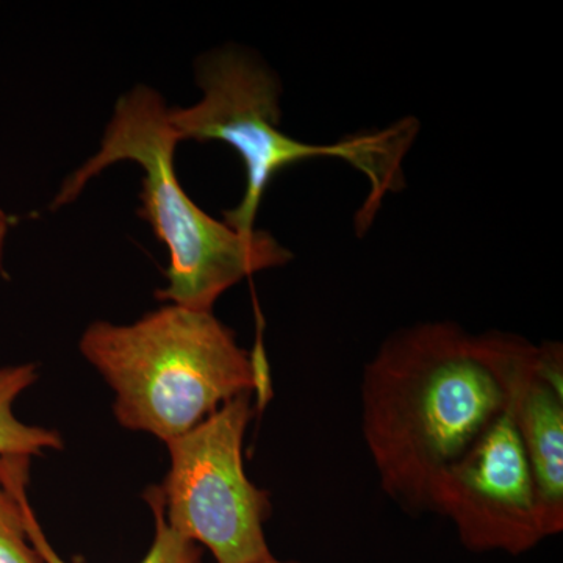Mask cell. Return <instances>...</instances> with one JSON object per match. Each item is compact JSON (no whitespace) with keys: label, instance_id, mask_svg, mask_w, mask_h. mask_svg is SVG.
<instances>
[{"label":"cell","instance_id":"cell-4","mask_svg":"<svg viewBox=\"0 0 563 563\" xmlns=\"http://www.w3.org/2000/svg\"><path fill=\"white\" fill-rule=\"evenodd\" d=\"M196 81L202 96L190 107L169 109V124L181 141H220L246 169V190L235 209L224 211L236 232L255 231L258 209L274 177L302 161L335 157L352 163L372 184L365 203L372 218L385 192L402 184L401 163L417 135V122L401 121L379 132L358 133L335 144L302 143L280 129L279 80L242 49L224 47L199 58Z\"/></svg>","mask_w":563,"mask_h":563},{"label":"cell","instance_id":"cell-3","mask_svg":"<svg viewBox=\"0 0 563 563\" xmlns=\"http://www.w3.org/2000/svg\"><path fill=\"white\" fill-rule=\"evenodd\" d=\"M79 352L113 391L118 424L163 443L255 390L251 352L232 329L174 303L129 324L91 322Z\"/></svg>","mask_w":563,"mask_h":563},{"label":"cell","instance_id":"cell-7","mask_svg":"<svg viewBox=\"0 0 563 563\" xmlns=\"http://www.w3.org/2000/svg\"><path fill=\"white\" fill-rule=\"evenodd\" d=\"M510 412L531 465L548 536L563 531V357L561 344L536 346L515 379Z\"/></svg>","mask_w":563,"mask_h":563},{"label":"cell","instance_id":"cell-5","mask_svg":"<svg viewBox=\"0 0 563 563\" xmlns=\"http://www.w3.org/2000/svg\"><path fill=\"white\" fill-rule=\"evenodd\" d=\"M252 417L247 393L166 442L168 474L144 492L158 504L166 525L207 548L214 563L273 558L265 532L272 501L244 468V437Z\"/></svg>","mask_w":563,"mask_h":563},{"label":"cell","instance_id":"cell-8","mask_svg":"<svg viewBox=\"0 0 563 563\" xmlns=\"http://www.w3.org/2000/svg\"><path fill=\"white\" fill-rule=\"evenodd\" d=\"M38 380L33 363L0 368V459L44 455L63 450L60 433L41 426L25 424L14 415V402Z\"/></svg>","mask_w":563,"mask_h":563},{"label":"cell","instance_id":"cell-12","mask_svg":"<svg viewBox=\"0 0 563 563\" xmlns=\"http://www.w3.org/2000/svg\"><path fill=\"white\" fill-rule=\"evenodd\" d=\"M257 563H302V562H298V561H280V559H277V558H269V559H266V561H262V562H257Z\"/></svg>","mask_w":563,"mask_h":563},{"label":"cell","instance_id":"cell-10","mask_svg":"<svg viewBox=\"0 0 563 563\" xmlns=\"http://www.w3.org/2000/svg\"><path fill=\"white\" fill-rule=\"evenodd\" d=\"M143 499L150 507L155 520L154 540L147 554L140 563H199L201 561V547L192 543L187 537L180 536L166 525L161 507L143 493ZM25 523H27L29 539L38 553L43 563H68L63 561L57 551L54 550L46 533L38 523L35 512H33L31 501H25Z\"/></svg>","mask_w":563,"mask_h":563},{"label":"cell","instance_id":"cell-11","mask_svg":"<svg viewBox=\"0 0 563 563\" xmlns=\"http://www.w3.org/2000/svg\"><path fill=\"white\" fill-rule=\"evenodd\" d=\"M10 233V217L7 211L0 207V274H5V250L7 239Z\"/></svg>","mask_w":563,"mask_h":563},{"label":"cell","instance_id":"cell-1","mask_svg":"<svg viewBox=\"0 0 563 563\" xmlns=\"http://www.w3.org/2000/svg\"><path fill=\"white\" fill-rule=\"evenodd\" d=\"M536 344L428 321L388 336L363 369L362 435L380 488L429 512L437 484L509 406Z\"/></svg>","mask_w":563,"mask_h":563},{"label":"cell","instance_id":"cell-2","mask_svg":"<svg viewBox=\"0 0 563 563\" xmlns=\"http://www.w3.org/2000/svg\"><path fill=\"white\" fill-rule=\"evenodd\" d=\"M179 144L161 92L136 85L114 103L101 146L66 177L52 199L51 210L77 201L88 184L114 163H136L144 173L140 218L151 225L169 254L166 285L155 291V298L213 312L225 291L254 274L287 265L292 254L272 233L258 229L236 232L192 201L174 168Z\"/></svg>","mask_w":563,"mask_h":563},{"label":"cell","instance_id":"cell-6","mask_svg":"<svg viewBox=\"0 0 563 563\" xmlns=\"http://www.w3.org/2000/svg\"><path fill=\"white\" fill-rule=\"evenodd\" d=\"M429 512L448 518L472 553L521 555L550 539L510 401L483 439L437 484Z\"/></svg>","mask_w":563,"mask_h":563},{"label":"cell","instance_id":"cell-9","mask_svg":"<svg viewBox=\"0 0 563 563\" xmlns=\"http://www.w3.org/2000/svg\"><path fill=\"white\" fill-rule=\"evenodd\" d=\"M32 459H0V563H43L25 523Z\"/></svg>","mask_w":563,"mask_h":563}]
</instances>
